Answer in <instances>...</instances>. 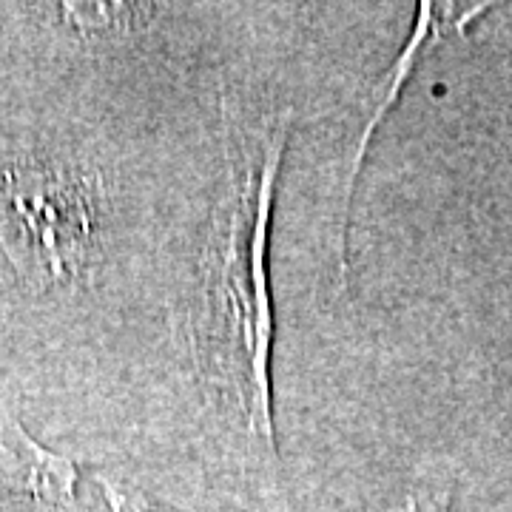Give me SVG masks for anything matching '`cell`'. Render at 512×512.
I'll use <instances>...</instances> for the list:
<instances>
[{"instance_id":"3957f363","label":"cell","mask_w":512,"mask_h":512,"mask_svg":"<svg viewBox=\"0 0 512 512\" xmlns=\"http://www.w3.org/2000/svg\"><path fill=\"white\" fill-rule=\"evenodd\" d=\"M74 478L77 470L72 461L40 450L15 421L0 416V484L49 498H69Z\"/></svg>"},{"instance_id":"7a4b0ae2","label":"cell","mask_w":512,"mask_h":512,"mask_svg":"<svg viewBox=\"0 0 512 512\" xmlns=\"http://www.w3.org/2000/svg\"><path fill=\"white\" fill-rule=\"evenodd\" d=\"M94 245L89 183L55 165H15L0 177V248L29 285L83 274Z\"/></svg>"},{"instance_id":"277c9868","label":"cell","mask_w":512,"mask_h":512,"mask_svg":"<svg viewBox=\"0 0 512 512\" xmlns=\"http://www.w3.org/2000/svg\"><path fill=\"white\" fill-rule=\"evenodd\" d=\"M447 504H450V490H447V487L419 484L404 501H399V504H387L382 510L373 512H447Z\"/></svg>"},{"instance_id":"6da1fadb","label":"cell","mask_w":512,"mask_h":512,"mask_svg":"<svg viewBox=\"0 0 512 512\" xmlns=\"http://www.w3.org/2000/svg\"><path fill=\"white\" fill-rule=\"evenodd\" d=\"M288 123V111H231L228 171L205 231L197 296L188 313L205 382L242 419L245 433L271 453L274 305L265 254Z\"/></svg>"}]
</instances>
